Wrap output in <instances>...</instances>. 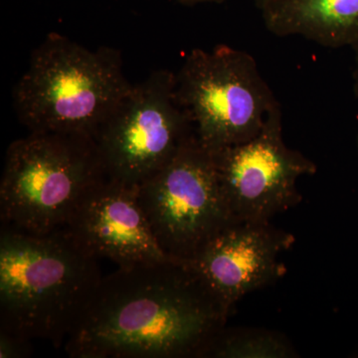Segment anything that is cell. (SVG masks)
Instances as JSON below:
<instances>
[{
	"label": "cell",
	"instance_id": "2e32d148",
	"mask_svg": "<svg viewBox=\"0 0 358 358\" xmlns=\"http://www.w3.org/2000/svg\"><path fill=\"white\" fill-rule=\"evenodd\" d=\"M251 1H253L254 3H255V6L261 10V9L265 6V4L267 3L268 0H251Z\"/></svg>",
	"mask_w": 358,
	"mask_h": 358
},
{
	"label": "cell",
	"instance_id": "ba28073f",
	"mask_svg": "<svg viewBox=\"0 0 358 358\" xmlns=\"http://www.w3.org/2000/svg\"><path fill=\"white\" fill-rule=\"evenodd\" d=\"M219 183L237 222H271L301 201L298 180L317 173V164L282 138L278 105L255 138L213 152Z\"/></svg>",
	"mask_w": 358,
	"mask_h": 358
},
{
	"label": "cell",
	"instance_id": "3957f363",
	"mask_svg": "<svg viewBox=\"0 0 358 358\" xmlns=\"http://www.w3.org/2000/svg\"><path fill=\"white\" fill-rule=\"evenodd\" d=\"M133 85L117 49L91 50L51 32L33 50L27 70L14 87L13 107L29 131L94 138Z\"/></svg>",
	"mask_w": 358,
	"mask_h": 358
},
{
	"label": "cell",
	"instance_id": "4fadbf2b",
	"mask_svg": "<svg viewBox=\"0 0 358 358\" xmlns=\"http://www.w3.org/2000/svg\"><path fill=\"white\" fill-rule=\"evenodd\" d=\"M32 353V341L9 333L0 331V357L23 358L30 357Z\"/></svg>",
	"mask_w": 358,
	"mask_h": 358
},
{
	"label": "cell",
	"instance_id": "5bb4252c",
	"mask_svg": "<svg viewBox=\"0 0 358 358\" xmlns=\"http://www.w3.org/2000/svg\"><path fill=\"white\" fill-rule=\"evenodd\" d=\"M353 50L352 89L358 100V41L352 47Z\"/></svg>",
	"mask_w": 358,
	"mask_h": 358
},
{
	"label": "cell",
	"instance_id": "30bf717a",
	"mask_svg": "<svg viewBox=\"0 0 358 358\" xmlns=\"http://www.w3.org/2000/svg\"><path fill=\"white\" fill-rule=\"evenodd\" d=\"M82 248L129 268L169 258L155 239L138 197V186L106 176L94 185L64 228Z\"/></svg>",
	"mask_w": 358,
	"mask_h": 358
},
{
	"label": "cell",
	"instance_id": "8fae6325",
	"mask_svg": "<svg viewBox=\"0 0 358 358\" xmlns=\"http://www.w3.org/2000/svg\"><path fill=\"white\" fill-rule=\"evenodd\" d=\"M261 13L275 36H301L333 49L358 41V0H268Z\"/></svg>",
	"mask_w": 358,
	"mask_h": 358
},
{
	"label": "cell",
	"instance_id": "6da1fadb",
	"mask_svg": "<svg viewBox=\"0 0 358 358\" xmlns=\"http://www.w3.org/2000/svg\"><path fill=\"white\" fill-rule=\"evenodd\" d=\"M227 315L187 264L117 268L65 343L73 358L202 357Z\"/></svg>",
	"mask_w": 358,
	"mask_h": 358
},
{
	"label": "cell",
	"instance_id": "7c38bea8",
	"mask_svg": "<svg viewBox=\"0 0 358 358\" xmlns=\"http://www.w3.org/2000/svg\"><path fill=\"white\" fill-rule=\"evenodd\" d=\"M294 355L296 350L281 334L225 326L211 339L202 357L289 358L296 357Z\"/></svg>",
	"mask_w": 358,
	"mask_h": 358
},
{
	"label": "cell",
	"instance_id": "9a60e30c",
	"mask_svg": "<svg viewBox=\"0 0 358 358\" xmlns=\"http://www.w3.org/2000/svg\"><path fill=\"white\" fill-rule=\"evenodd\" d=\"M178 3L185 6H194L201 3H222L226 0H176Z\"/></svg>",
	"mask_w": 358,
	"mask_h": 358
},
{
	"label": "cell",
	"instance_id": "8992f818",
	"mask_svg": "<svg viewBox=\"0 0 358 358\" xmlns=\"http://www.w3.org/2000/svg\"><path fill=\"white\" fill-rule=\"evenodd\" d=\"M138 197L160 249L179 262L189 261L237 222L224 199L213 152L195 131L166 166L138 185Z\"/></svg>",
	"mask_w": 358,
	"mask_h": 358
},
{
	"label": "cell",
	"instance_id": "7a4b0ae2",
	"mask_svg": "<svg viewBox=\"0 0 358 358\" xmlns=\"http://www.w3.org/2000/svg\"><path fill=\"white\" fill-rule=\"evenodd\" d=\"M99 259L63 229L1 225L0 331L65 345L102 282Z\"/></svg>",
	"mask_w": 358,
	"mask_h": 358
},
{
	"label": "cell",
	"instance_id": "5b68a950",
	"mask_svg": "<svg viewBox=\"0 0 358 358\" xmlns=\"http://www.w3.org/2000/svg\"><path fill=\"white\" fill-rule=\"evenodd\" d=\"M176 80L179 103L212 152L255 138L280 105L253 56L229 45L192 49Z\"/></svg>",
	"mask_w": 358,
	"mask_h": 358
},
{
	"label": "cell",
	"instance_id": "277c9868",
	"mask_svg": "<svg viewBox=\"0 0 358 358\" xmlns=\"http://www.w3.org/2000/svg\"><path fill=\"white\" fill-rule=\"evenodd\" d=\"M105 178L93 136L29 131L7 148L0 183L2 225L33 234L63 229L84 195Z\"/></svg>",
	"mask_w": 358,
	"mask_h": 358
},
{
	"label": "cell",
	"instance_id": "e0dca14e",
	"mask_svg": "<svg viewBox=\"0 0 358 358\" xmlns=\"http://www.w3.org/2000/svg\"><path fill=\"white\" fill-rule=\"evenodd\" d=\"M357 155H358V134H357Z\"/></svg>",
	"mask_w": 358,
	"mask_h": 358
},
{
	"label": "cell",
	"instance_id": "9c48e42d",
	"mask_svg": "<svg viewBox=\"0 0 358 358\" xmlns=\"http://www.w3.org/2000/svg\"><path fill=\"white\" fill-rule=\"evenodd\" d=\"M294 237L272 222H233L185 262L230 315L245 296L286 274L280 261Z\"/></svg>",
	"mask_w": 358,
	"mask_h": 358
},
{
	"label": "cell",
	"instance_id": "52a82bcc",
	"mask_svg": "<svg viewBox=\"0 0 358 358\" xmlns=\"http://www.w3.org/2000/svg\"><path fill=\"white\" fill-rule=\"evenodd\" d=\"M176 86V73L155 71L133 85L96 129L94 140L107 178L141 185L194 133Z\"/></svg>",
	"mask_w": 358,
	"mask_h": 358
}]
</instances>
